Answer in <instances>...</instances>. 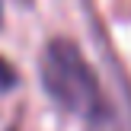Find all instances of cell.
Listing matches in <instances>:
<instances>
[{"instance_id":"1","label":"cell","mask_w":131,"mask_h":131,"mask_svg":"<svg viewBox=\"0 0 131 131\" xmlns=\"http://www.w3.org/2000/svg\"><path fill=\"white\" fill-rule=\"evenodd\" d=\"M38 80L51 96V102L77 115L83 125L93 122L106 106V86L96 67L83 58V51L70 38H54L45 45L38 58Z\"/></svg>"},{"instance_id":"2","label":"cell","mask_w":131,"mask_h":131,"mask_svg":"<svg viewBox=\"0 0 131 131\" xmlns=\"http://www.w3.org/2000/svg\"><path fill=\"white\" fill-rule=\"evenodd\" d=\"M86 131H131V90L115 96V90H106V106L93 122H86Z\"/></svg>"},{"instance_id":"3","label":"cell","mask_w":131,"mask_h":131,"mask_svg":"<svg viewBox=\"0 0 131 131\" xmlns=\"http://www.w3.org/2000/svg\"><path fill=\"white\" fill-rule=\"evenodd\" d=\"M13 83H16V77L6 70V61H0V90H10Z\"/></svg>"}]
</instances>
